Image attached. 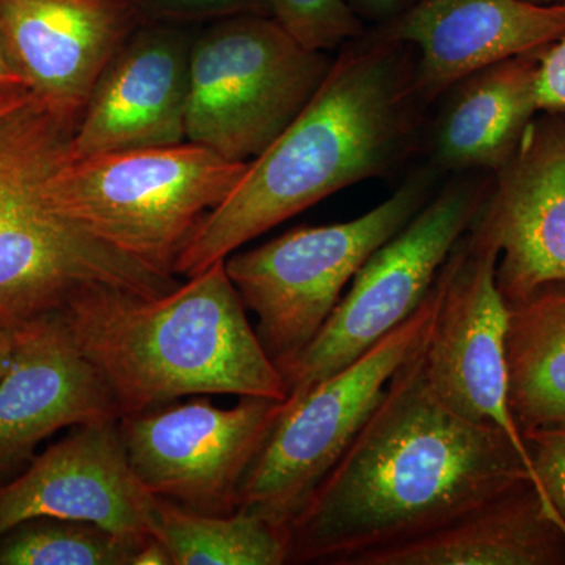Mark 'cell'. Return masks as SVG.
<instances>
[{
  "label": "cell",
  "mask_w": 565,
  "mask_h": 565,
  "mask_svg": "<svg viewBox=\"0 0 565 565\" xmlns=\"http://www.w3.org/2000/svg\"><path fill=\"white\" fill-rule=\"evenodd\" d=\"M422 352L396 371L381 403L289 525V564L344 565L520 479H531L542 493L503 430L470 422L435 396Z\"/></svg>",
  "instance_id": "6da1fadb"
},
{
  "label": "cell",
  "mask_w": 565,
  "mask_h": 565,
  "mask_svg": "<svg viewBox=\"0 0 565 565\" xmlns=\"http://www.w3.org/2000/svg\"><path fill=\"white\" fill-rule=\"evenodd\" d=\"M415 65L408 44L374 28L343 44L299 117L200 223L174 275H199L327 196L403 167L419 150L429 109Z\"/></svg>",
  "instance_id": "7a4b0ae2"
},
{
  "label": "cell",
  "mask_w": 565,
  "mask_h": 565,
  "mask_svg": "<svg viewBox=\"0 0 565 565\" xmlns=\"http://www.w3.org/2000/svg\"><path fill=\"white\" fill-rule=\"evenodd\" d=\"M245 310L225 259L162 296L93 282L58 308L120 416L182 396L288 399Z\"/></svg>",
  "instance_id": "3957f363"
},
{
  "label": "cell",
  "mask_w": 565,
  "mask_h": 565,
  "mask_svg": "<svg viewBox=\"0 0 565 565\" xmlns=\"http://www.w3.org/2000/svg\"><path fill=\"white\" fill-rule=\"evenodd\" d=\"M247 166L189 140L81 159L68 150L44 180V193L96 239L174 275L193 233L228 199Z\"/></svg>",
  "instance_id": "277c9868"
},
{
  "label": "cell",
  "mask_w": 565,
  "mask_h": 565,
  "mask_svg": "<svg viewBox=\"0 0 565 565\" xmlns=\"http://www.w3.org/2000/svg\"><path fill=\"white\" fill-rule=\"evenodd\" d=\"M440 174L427 163L360 217L299 226L225 259L226 274L245 308L258 319L255 332L278 371L318 337L345 286L422 210Z\"/></svg>",
  "instance_id": "5b68a950"
},
{
  "label": "cell",
  "mask_w": 565,
  "mask_h": 565,
  "mask_svg": "<svg viewBox=\"0 0 565 565\" xmlns=\"http://www.w3.org/2000/svg\"><path fill=\"white\" fill-rule=\"evenodd\" d=\"M333 58L267 14L211 22L193 36L185 140L228 161H253L311 102Z\"/></svg>",
  "instance_id": "8992f818"
},
{
  "label": "cell",
  "mask_w": 565,
  "mask_h": 565,
  "mask_svg": "<svg viewBox=\"0 0 565 565\" xmlns=\"http://www.w3.org/2000/svg\"><path fill=\"white\" fill-rule=\"evenodd\" d=\"M438 277L411 318L370 351L288 403L245 475L241 511L288 534L316 489L381 403L396 371L423 351L437 313Z\"/></svg>",
  "instance_id": "52a82bcc"
},
{
  "label": "cell",
  "mask_w": 565,
  "mask_h": 565,
  "mask_svg": "<svg viewBox=\"0 0 565 565\" xmlns=\"http://www.w3.org/2000/svg\"><path fill=\"white\" fill-rule=\"evenodd\" d=\"M492 178L455 174L353 277L318 337L280 371L288 403L343 370L415 313L489 199Z\"/></svg>",
  "instance_id": "ba28073f"
},
{
  "label": "cell",
  "mask_w": 565,
  "mask_h": 565,
  "mask_svg": "<svg viewBox=\"0 0 565 565\" xmlns=\"http://www.w3.org/2000/svg\"><path fill=\"white\" fill-rule=\"evenodd\" d=\"M498 258L497 241L476 218L438 274L440 297L422 352L424 374L446 407L470 422L503 430L534 473L509 403V307L497 285Z\"/></svg>",
  "instance_id": "9c48e42d"
},
{
  "label": "cell",
  "mask_w": 565,
  "mask_h": 565,
  "mask_svg": "<svg viewBox=\"0 0 565 565\" xmlns=\"http://www.w3.org/2000/svg\"><path fill=\"white\" fill-rule=\"evenodd\" d=\"M285 411V401L243 397L221 408L210 397L120 416L122 444L148 492L199 514L239 511L248 468Z\"/></svg>",
  "instance_id": "30bf717a"
},
{
  "label": "cell",
  "mask_w": 565,
  "mask_h": 565,
  "mask_svg": "<svg viewBox=\"0 0 565 565\" xmlns=\"http://www.w3.org/2000/svg\"><path fill=\"white\" fill-rule=\"evenodd\" d=\"M68 150L70 141L50 152L0 217V315L25 319L58 310L71 294L93 282L143 296H162L181 285L177 275L145 266L51 206L44 180Z\"/></svg>",
  "instance_id": "8fae6325"
},
{
  "label": "cell",
  "mask_w": 565,
  "mask_h": 565,
  "mask_svg": "<svg viewBox=\"0 0 565 565\" xmlns=\"http://www.w3.org/2000/svg\"><path fill=\"white\" fill-rule=\"evenodd\" d=\"M158 505L129 463L120 418L77 424L0 484V535L25 520L54 516L145 542L156 533Z\"/></svg>",
  "instance_id": "7c38bea8"
},
{
  "label": "cell",
  "mask_w": 565,
  "mask_h": 565,
  "mask_svg": "<svg viewBox=\"0 0 565 565\" xmlns=\"http://www.w3.org/2000/svg\"><path fill=\"white\" fill-rule=\"evenodd\" d=\"M193 36L189 25L140 24L93 85L70 158L185 141Z\"/></svg>",
  "instance_id": "4fadbf2b"
},
{
  "label": "cell",
  "mask_w": 565,
  "mask_h": 565,
  "mask_svg": "<svg viewBox=\"0 0 565 565\" xmlns=\"http://www.w3.org/2000/svg\"><path fill=\"white\" fill-rule=\"evenodd\" d=\"M479 218L500 247L497 285L505 303L565 280V114L541 111L531 121L492 173Z\"/></svg>",
  "instance_id": "5bb4252c"
},
{
  "label": "cell",
  "mask_w": 565,
  "mask_h": 565,
  "mask_svg": "<svg viewBox=\"0 0 565 565\" xmlns=\"http://www.w3.org/2000/svg\"><path fill=\"white\" fill-rule=\"evenodd\" d=\"M109 418H120L114 397L61 311L22 319L13 363L0 381V484L24 471L51 435Z\"/></svg>",
  "instance_id": "9a60e30c"
},
{
  "label": "cell",
  "mask_w": 565,
  "mask_h": 565,
  "mask_svg": "<svg viewBox=\"0 0 565 565\" xmlns=\"http://www.w3.org/2000/svg\"><path fill=\"white\" fill-rule=\"evenodd\" d=\"M379 32L415 52L416 90L427 107L452 85L565 35V6L526 0H416Z\"/></svg>",
  "instance_id": "2e32d148"
},
{
  "label": "cell",
  "mask_w": 565,
  "mask_h": 565,
  "mask_svg": "<svg viewBox=\"0 0 565 565\" xmlns=\"http://www.w3.org/2000/svg\"><path fill=\"white\" fill-rule=\"evenodd\" d=\"M140 24L122 0H0V33L29 88L76 122L99 74Z\"/></svg>",
  "instance_id": "e0dca14e"
},
{
  "label": "cell",
  "mask_w": 565,
  "mask_h": 565,
  "mask_svg": "<svg viewBox=\"0 0 565 565\" xmlns=\"http://www.w3.org/2000/svg\"><path fill=\"white\" fill-rule=\"evenodd\" d=\"M344 565H565V519L531 479Z\"/></svg>",
  "instance_id": "ac0fdd59"
},
{
  "label": "cell",
  "mask_w": 565,
  "mask_h": 565,
  "mask_svg": "<svg viewBox=\"0 0 565 565\" xmlns=\"http://www.w3.org/2000/svg\"><path fill=\"white\" fill-rule=\"evenodd\" d=\"M537 58L539 51L515 55L452 85L430 125L427 163L452 174L501 169L541 114L535 98Z\"/></svg>",
  "instance_id": "d6986e66"
},
{
  "label": "cell",
  "mask_w": 565,
  "mask_h": 565,
  "mask_svg": "<svg viewBox=\"0 0 565 565\" xmlns=\"http://www.w3.org/2000/svg\"><path fill=\"white\" fill-rule=\"evenodd\" d=\"M509 403L520 433L565 424V280L508 305Z\"/></svg>",
  "instance_id": "ffe728a7"
},
{
  "label": "cell",
  "mask_w": 565,
  "mask_h": 565,
  "mask_svg": "<svg viewBox=\"0 0 565 565\" xmlns=\"http://www.w3.org/2000/svg\"><path fill=\"white\" fill-rule=\"evenodd\" d=\"M154 535L169 548L173 565L289 564L288 534L241 509L228 515L199 514L159 498Z\"/></svg>",
  "instance_id": "44dd1931"
},
{
  "label": "cell",
  "mask_w": 565,
  "mask_h": 565,
  "mask_svg": "<svg viewBox=\"0 0 565 565\" xmlns=\"http://www.w3.org/2000/svg\"><path fill=\"white\" fill-rule=\"evenodd\" d=\"M140 545L93 523L39 516L0 535V565H132Z\"/></svg>",
  "instance_id": "7402d4cb"
},
{
  "label": "cell",
  "mask_w": 565,
  "mask_h": 565,
  "mask_svg": "<svg viewBox=\"0 0 565 565\" xmlns=\"http://www.w3.org/2000/svg\"><path fill=\"white\" fill-rule=\"evenodd\" d=\"M74 129L76 121L33 93L0 109V217L25 177L50 152L68 143Z\"/></svg>",
  "instance_id": "603a6c76"
},
{
  "label": "cell",
  "mask_w": 565,
  "mask_h": 565,
  "mask_svg": "<svg viewBox=\"0 0 565 565\" xmlns=\"http://www.w3.org/2000/svg\"><path fill=\"white\" fill-rule=\"evenodd\" d=\"M270 17L308 50L330 52L366 31L344 0H269Z\"/></svg>",
  "instance_id": "cb8c5ba5"
},
{
  "label": "cell",
  "mask_w": 565,
  "mask_h": 565,
  "mask_svg": "<svg viewBox=\"0 0 565 565\" xmlns=\"http://www.w3.org/2000/svg\"><path fill=\"white\" fill-rule=\"evenodd\" d=\"M145 22L158 24H211L239 14H267L269 0H122Z\"/></svg>",
  "instance_id": "d4e9b609"
},
{
  "label": "cell",
  "mask_w": 565,
  "mask_h": 565,
  "mask_svg": "<svg viewBox=\"0 0 565 565\" xmlns=\"http://www.w3.org/2000/svg\"><path fill=\"white\" fill-rule=\"evenodd\" d=\"M539 484L565 519V424L523 434Z\"/></svg>",
  "instance_id": "484cf974"
},
{
  "label": "cell",
  "mask_w": 565,
  "mask_h": 565,
  "mask_svg": "<svg viewBox=\"0 0 565 565\" xmlns=\"http://www.w3.org/2000/svg\"><path fill=\"white\" fill-rule=\"evenodd\" d=\"M535 98L539 111L565 114V35L539 50Z\"/></svg>",
  "instance_id": "4316f807"
},
{
  "label": "cell",
  "mask_w": 565,
  "mask_h": 565,
  "mask_svg": "<svg viewBox=\"0 0 565 565\" xmlns=\"http://www.w3.org/2000/svg\"><path fill=\"white\" fill-rule=\"evenodd\" d=\"M344 3L364 25L381 28L414 7L416 0H344Z\"/></svg>",
  "instance_id": "83f0119b"
},
{
  "label": "cell",
  "mask_w": 565,
  "mask_h": 565,
  "mask_svg": "<svg viewBox=\"0 0 565 565\" xmlns=\"http://www.w3.org/2000/svg\"><path fill=\"white\" fill-rule=\"evenodd\" d=\"M28 81L24 79L0 33V109L29 95Z\"/></svg>",
  "instance_id": "f1b7e54d"
},
{
  "label": "cell",
  "mask_w": 565,
  "mask_h": 565,
  "mask_svg": "<svg viewBox=\"0 0 565 565\" xmlns=\"http://www.w3.org/2000/svg\"><path fill=\"white\" fill-rule=\"evenodd\" d=\"M22 319L0 315V381L9 373L13 363L14 344H17L18 327Z\"/></svg>",
  "instance_id": "f546056e"
},
{
  "label": "cell",
  "mask_w": 565,
  "mask_h": 565,
  "mask_svg": "<svg viewBox=\"0 0 565 565\" xmlns=\"http://www.w3.org/2000/svg\"><path fill=\"white\" fill-rule=\"evenodd\" d=\"M132 565H173V559L161 539L151 535L137 548Z\"/></svg>",
  "instance_id": "4dcf8cb0"
},
{
  "label": "cell",
  "mask_w": 565,
  "mask_h": 565,
  "mask_svg": "<svg viewBox=\"0 0 565 565\" xmlns=\"http://www.w3.org/2000/svg\"><path fill=\"white\" fill-rule=\"evenodd\" d=\"M526 2L537 3V6H565V0H526Z\"/></svg>",
  "instance_id": "1f68e13d"
}]
</instances>
